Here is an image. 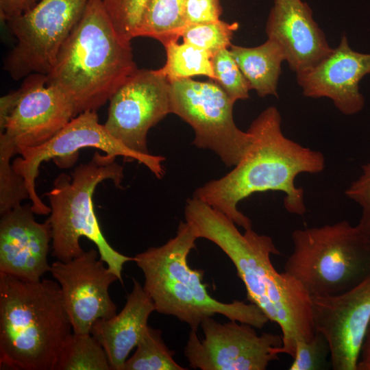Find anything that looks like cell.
Instances as JSON below:
<instances>
[{
  "label": "cell",
  "mask_w": 370,
  "mask_h": 370,
  "mask_svg": "<svg viewBox=\"0 0 370 370\" xmlns=\"http://www.w3.org/2000/svg\"><path fill=\"white\" fill-rule=\"evenodd\" d=\"M281 123V114L275 107L264 110L247 130L253 141L244 157L229 173L197 188L193 197L221 212L245 230L252 228L251 221L237 206L256 193L282 192L285 209L303 215L306 211L304 190L295 185L296 177L304 173H321L325 160L322 152L285 136Z\"/></svg>",
  "instance_id": "cell-1"
},
{
  "label": "cell",
  "mask_w": 370,
  "mask_h": 370,
  "mask_svg": "<svg viewBox=\"0 0 370 370\" xmlns=\"http://www.w3.org/2000/svg\"><path fill=\"white\" fill-rule=\"evenodd\" d=\"M137 69L130 41L117 32L102 0H88L47 75V84L66 95L77 115L104 105Z\"/></svg>",
  "instance_id": "cell-2"
},
{
  "label": "cell",
  "mask_w": 370,
  "mask_h": 370,
  "mask_svg": "<svg viewBox=\"0 0 370 370\" xmlns=\"http://www.w3.org/2000/svg\"><path fill=\"white\" fill-rule=\"evenodd\" d=\"M73 328L60 285L0 273V367L56 370Z\"/></svg>",
  "instance_id": "cell-3"
},
{
  "label": "cell",
  "mask_w": 370,
  "mask_h": 370,
  "mask_svg": "<svg viewBox=\"0 0 370 370\" xmlns=\"http://www.w3.org/2000/svg\"><path fill=\"white\" fill-rule=\"evenodd\" d=\"M184 216L198 238L214 243L228 256L245 284L247 299L275 323V313L294 303L301 285L273 267L271 256L280 253L273 239L252 228L241 234L225 214L194 197L187 199Z\"/></svg>",
  "instance_id": "cell-4"
},
{
  "label": "cell",
  "mask_w": 370,
  "mask_h": 370,
  "mask_svg": "<svg viewBox=\"0 0 370 370\" xmlns=\"http://www.w3.org/2000/svg\"><path fill=\"white\" fill-rule=\"evenodd\" d=\"M110 180L119 187L123 168L116 158L96 151L90 161L76 166L71 175L60 173L46 193L51 212L52 255L66 262L84 252L79 239L86 237L97 247L100 258L123 283V265L134 257L115 250L103 236L95 212L92 195L97 185Z\"/></svg>",
  "instance_id": "cell-5"
},
{
  "label": "cell",
  "mask_w": 370,
  "mask_h": 370,
  "mask_svg": "<svg viewBox=\"0 0 370 370\" xmlns=\"http://www.w3.org/2000/svg\"><path fill=\"white\" fill-rule=\"evenodd\" d=\"M293 251L284 272L297 280L310 296L346 292L370 277V236L342 221L295 230Z\"/></svg>",
  "instance_id": "cell-6"
},
{
  "label": "cell",
  "mask_w": 370,
  "mask_h": 370,
  "mask_svg": "<svg viewBox=\"0 0 370 370\" xmlns=\"http://www.w3.org/2000/svg\"><path fill=\"white\" fill-rule=\"evenodd\" d=\"M169 82L171 113L191 126L193 144L212 151L227 166L237 164L248 151L253 136L236 126L233 117L236 101L212 79Z\"/></svg>",
  "instance_id": "cell-7"
},
{
  "label": "cell",
  "mask_w": 370,
  "mask_h": 370,
  "mask_svg": "<svg viewBox=\"0 0 370 370\" xmlns=\"http://www.w3.org/2000/svg\"><path fill=\"white\" fill-rule=\"evenodd\" d=\"M87 2L41 0L23 14L5 21L16 40L4 62V69L12 79L50 73Z\"/></svg>",
  "instance_id": "cell-8"
},
{
  "label": "cell",
  "mask_w": 370,
  "mask_h": 370,
  "mask_svg": "<svg viewBox=\"0 0 370 370\" xmlns=\"http://www.w3.org/2000/svg\"><path fill=\"white\" fill-rule=\"evenodd\" d=\"M87 147L98 149L112 157L123 156L127 160H136L159 179L164 174V157L151 153L140 154L130 150L115 139L104 124L99 123L96 111H86L73 118L43 145L21 149L18 152L21 157L13 160L14 170L23 177L26 184L34 214L45 215L51 212L50 207L42 201L36 190V180L42 162L51 159H73L79 149Z\"/></svg>",
  "instance_id": "cell-9"
},
{
  "label": "cell",
  "mask_w": 370,
  "mask_h": 370,
  "mask_svg": "<svg viewBox=\"0 0 370 370\" xmlns=\"http://www.w3.org/2000/svg\"><path fill=\"white\" fill-rule=\"evenodd\" d=\"M77 116L71 100L47 75L25 77L16 90L1 97L0 134L16 147H36L49 141Z\"/></svg>",
  "instance_id": "cell-10"
},
{
  "label": "cell",
  "mask_w": 370,
  "mask_h": 370,
  "mask_svg": "<svg viewBox=\"0 0 370 370\" xmlns=\"http://www.w3.org/2000/svg\"><path fill=\"white\" fill-rule=\"evenodd\" d=\"M212 317L201 323L204 338L191 330L184 355L189 366L201 370H265L279 360L282 335L262 332L244 323L232 321L221 323Z\"/></svg>",
  "instance_id": "cell-11"
},
{
  "label": "cell",
  "mask_w": 370,
  "mask_h": 370,
  "mask_svg": "<svg viewBox=\"0 0 370 370\" xmlns=\"http://www.w3.org/2000/svg\"><path fill=\"white\" fill-rule=\"evenodd\" d=\"M108 132L130 150L150 154L151 127L171 113L170 82L156 70L137 69L109 100Z\"/></svg>",
  "instance_id": "cell-12"
},
{
  "label": "cell",
  "mask_w": 370,
  "mask_h": 370,
  "mask_svg": "<svg viewBox=\"0 0 370 370\" xmlns=\"http://www.w3.org/2000/svg\"><path fill=\"white\" fill-rule=\"evenodd\" d=\"M198 238L188 223L181 221L176 235L165 244L151 247L134 256L143 272L156 273L182 284L211 314H220L229 320L247 323L262 329L269 321L264 312L253 303L241 301L224 303L214 299L202 283L204 271L192 269L187 257L195 247Z\"/></svg>",
  "instance_id": "cell-13"
},
{
  "label": "cell",
  "mask_w": 370,
  "mask_h": 370,
  "mask_svg": "<svg viewBox=\"0 0 370 370\" xmlns=\"http://www.w3.org/2000/svg\"><path fill=\"white\" fill-rule=\"evenodd\" d=\"M49 272L60 285L73 332L90 333L97 320L116 314L109 288L119 279L100 258L98 250L90 249L66 262L58 260Z\"/></svg>",
  "instance_id": "cell-14"
},
{
  "label": "cell",
  "mask_w": 370,
  "mask_h": 370,
  "mask_svg": "<svg viewBox=\"0 0 370 370\" xmlns=\"http://www.w3.org/2000/svg\"><path fill=\"white\" fill-rule=\"evenodd\" d=\"M311 299L314 329L328 343L332 369L357 370L370 322V277L343 293Z\"/></svg>",
  "instance_id": "cell-15"
},
{
  "label": "cell",
  "mask_w": 370,
  "mask_h": 370,
  "mask_svg": "<svg viewBox=\"0 0 370 370\" xmlns=\"http://www.w3.org/2000/svg\"><path fill=\"white\" fill-rule=\"evenodd\" d=\"M367 74H370V53L354 51L343 35L326 58L310 69L296 74V78L305 97L329 98L341 113L352 115L364 107L358 84Z\"/></svg>",
  "instance_id": "cell-16"
},
{
  "label": "cell",
  "mask_w": 370,
  "mask_h": 370,
  "mask_svg": "<svg viewBox=\"0 0 370 370\" xmlns=\"http://www.w3.org/2000/svg\"><path fill=\"white\" fill-rule=\"evenodd\" d=\"M32 205H20L0 220V273L28 282L40 281L50 271L51 242L49 223L37 222Z\"/></svg>",
  "instance_id": "cell-17"
},
{
  "label": "cell",
  "mask_w": 370,
  "mask_h": 370,
  "mask_svg": "<svg viewBox=\"0 0 370 370\" xmlns=\"http://www.w3.org/2000/svg\"><path fill=\"white\" fill-rule=\"evenodd\" d=\"M266 34L283 48L286 61L296 74L314 67L333 50L310 6L301 0H273Z\"/></svg>",
  "instance_id": "cell-18"
},
{
  "label": "cell",
  "mask_w": 370,
  "mask_h": 370,
  "mask_svg": "<svg viewBox=\"0 0 370 370\" xmlns=\"http://www.w3.org/2000/svg\"><path fill=\"white\" fill-rule=\"evenodd\" d=\"M133 288L119 313L110 319L97 320L90 334L105 349L112 370H124L131 351L137 346L149 315L155 311L153 300L134 278Z\"/></svg>",
  "instance_id": "cell-19"
},
{
  "label": "cell",
  "mask_w": 370,
  "mask_h": 370,
  "mask_svg": "<svg viewBox=\"0 0 370 370\" xmlns=\"http://www.w3.org/2000/svg\"><path fill=\"white\" fill-rule=\"evenodd\" d=\"M229 50L249 83L260 97H278L277 88L281 65L286 61L283 48L277 42L267 38L254 47L231 45Z\"/></svg>",
  "instance_id": "cell-20"
},
{
  "label": "cell",
  "mask_w": 370,
  "mask_h": 370,
  "mask_svg": "<svg viewBox=\"0 0 370 370\" xmlns=\"http://www.w3.org/2000/svg\"><path fill=\"white\" fill-rule=\"evenodd\" d=\"M186 0H150L140 25L137 37L146 36L162 45L178 40L187 25L184 8Z\"/></svg>",
  "instance_id": "cell-21"
},
{
  "label": "cell",
  "mask_w": 370,
  "mask_h": 370,
  "mask_svg": "<svg viewBox=\"0 0 370 370\" xmlns=\"http://www.w3.org/2000/svg\"><path fill=\"white\" fill-rule=\"evenodd\" d=\"M166 53L164 65L158 69L169 82L204 75L214 79L212 56L187 42L171 40L163 45Z\"/></svg>",
  "instance_id": "cell-22"
},
{
  "label": "cell",
  "mask_w": 370,
  "mask_h": 370,
  "mask_svg": "<svg viewBox=\"0 0 370 370\" xmlns=\"http://www.w3.org/2000/svg\"><path fill=\"white\" fill-rule=\"evenodd\" d=\"M56 370H112L107 354L90 334L73 332L63 348Z\"/></svg>",
  "instance_id": "cell-23"
},
{
  "label": "cell",
  "mask_w": 370,
  "mask_h": 370,
  "mask_svg": "<svg viewBox=\"0 0 370 370\" xmlns=\"http://www.w3.org/2000/svg\"><path fill=\"white\" fill-rule=\"evenodd\" d=\"M134 354L127 359L124 370H186L173 358L175 352L165 344L160 329L147 326L136 347Z\"/></svg>",
  "instance_id": "cell-24"
},
{
  "label": "cell",
  "mask_w": 370,
  "mask_h": 370,
  "mask_svg": "<svg viewBox=\"0 0 370 370\" xmlns=\"http://www.w3.org/2000/svg\"><path fill=\"white\" fill-rule=\"evenodd\" d=\"M18 153L16 145L0 134V214H2L29 199L23 177L14 169L10 162Z\"/></svg>",
  "instance_id": "cell-25"
},
{
  "label": "cell",
  "mask_w": 370,
  "mask_h": 370,
  "mask_svg": "<svg viewBox=\"0 0 370 370\" xmlns=\"http://www.w3.org/2000/svg\"><path fill=\"white\" fill-rule=\"evenodd\" d=\"M236 22L229 23L219 20L214 22L188 25L183 29L181 37L187 42L209 53L212 56L223 49H229L235 31Z\"/></svg>",
  "instance_id": "cell-26"
},
{
  "label": "cell",
  "mask_w": 370,
  "mask_h": 370,
  "mask_svg": "<svg viewBox=\"0 0 370 370\" xmlns=\"http://www.w3.org/2000/svg\"><path fill=\"white\" fill-rule=\"evenodd\" d=\"M214 81L234 101L249 98V83L233 58L229 49L218 51L211 58Z\"/></svg>",
  "instance_id": "cell-27"
},
{
  "label": "cell",
  "mask_w": 370,
  "mask_h": 370,
  "mask_svg": "<svg viewBox=\"0 0 370 370\" xmlns=\"http://www.w3.org/2000/svg\"><path fill=\"white\" fill-rule=\"evenodd\" d=\"M149 1L150 0H102L117 32L128 41L137 37Z\"/></svg>",
  "instance_id": "cell-28"
},
{
  "label": "cell",
  "mask_w": 370,
  "mask_h": 370,
  "mask_svg": "<svg viewBox=\"0 0 370 370\" xmlns=\"http://www.w3.org/2000/svg\"><path fill=\"white\" fill-rule=\"evenodd\" d=\"M328 356H330L328 343L324 336L316 332L310 341H297L290 370L324 369Z\"/></svg>",
  "instance_id": "cell-29"
},
{
  "label": "cell",
  "mask_w": 370,
  "mask_h": 370,
  "mask_svg": "<svg viewBox=\"0 0 370 370\" xmlns=\"http://www.w3.org/2000/svg\"><path fill=\"white\" fill-rule=\"evenodd\" d=\"M361 170L360 175L347 187L345 194L360 207L358 226L370 236V162L362 164Z\"/></svg>",
  "instance_id": "cell-30"
},
{
  "label": "cell",
  "mask_w": 370,
  "mask_h": 370,
  "mask_svg": "<svg viewBox=\"0 0 370 370\" xmlns=\"http://www.w3.org/2000/svg\"><path fill=\"white\" fill-rule=\"evenodd\" d=\"M221 12L219 0L185 1L184 14L187 25L217 21L220 20Z\"/></svg>",
  "instance_id": "cell-31"
},
{
  "label": "cell",
  "mask_w": 370,
  "mask_h": 370,
  "mask_svg": "<svg viewBox=\"0 0 370 370\" xmlns=\"http://www.w3.org/2000/svg\"><path fill=\"white\" fill-rule=\"evenodd\" d=\"M36 0H0V16L3 21L18 16L32 8Z\"/></svg>",
  "instance_id": "cell-32"
},
{
  "label": "cell",
  "mask_w": 370,
  "mask_h": 370,
  "mask_svg": "<svg viewBox=\"0 0 370 370\" xmlns=\"http://www.w3.org/2000/svg\"><path fill=\"white\" fill-rule=\"evenodd\" d=\"M357 370H370V322L360 349Z\"/></svg>",
  "instance_id": "cell-33"
}]
</instances>
